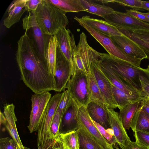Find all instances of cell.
<instances>
[{
	"label": "cell",
	"mask_w": 149,
	"mask_h": 149,
	"mask_svg": "<svg viewBox=\"0 0 149 149\" xmlns=\"http://www.w3.org/2000/svg\"><path fill=\"white\" fill-rule=\"evenodd\" d=\"M17 43L16 60L25 84L35 93L54 90V77L51 73L46 59L40 54L27 31Z\"/></svg>",
	"instance_id": "cell-1"
},
{
	"label": "cell",
	"mask_w": 149,
	"mask_h": 149,
	"mask_svg": "<svg viewBox=\"0 0 149 149\" xmlns=\"http://www.w3.org/2000/svg\"><path fill=\"white\" fill-rule=\"evenodd\" d=\"M34 12L39 26L47 35L54 36L60 29L66 27L69 23L66 13L46 0H42Z\"/></svg>",
	"instance_id": "cell-2"
},
{
	"label": "cell",
	"mask_w": 149,
	"mask_h": 149,
	"mask_svg": "<svg viewBox=\"0 0 149 149\" xmlns=\"http://www.w3.org/2000/svg\"><path fill=\"white\" fill-rule=\"evenodd\" d=\"M99 59L109 65L122 79L141 93V88L139 77L147 71V68L137 67L109 54L100 53Z\"/></svg>",
	"instance_id": "cell-3"
},
{
	"label": "cell",
	"mask_w": 149,
	"mask_h": 149,
	"mask_svg": "<svg viewBox=\"0 0 149 149\" xmlns=\"http://www.w3.org/2000/svg\"><path fill=\"white\" fill-rule=\"evenodd\" d=\"M63 95V93L51 97L38 130L37 144L41 149H50L56 146L50 136V129L54 116Z\"/></svg>",
	"instance_id": "cell-4"
},
{
	"label": "cell",
	"mask_w": 149,
	"mask_h": 149,
	"mask_svg": "<svg viewBox=\"0 0 149 149\" xmlns=\"http://www.w3.org/2000/svg\"><path fill=\"white\" fill-rule=\"evenodd\" d=\"M66 88L79 106H86L89 102L87 74L75 67L74 72L68 82Z\"/></svg>",
	"instance_id": "cell-5"
},
{
	"label": "cell",
	"mask_w": 149,
	"mask_h": 149,
	"mask_svg": "<svg viewBox=\"0 0 149 149\" xmlns=\"http://www.w3.org/2000/svg\"><path fill=\"white\" fill-rule=\"evenodd\" d=\"M100 55V52L89 45L86 36L82 32L80 34L79 42L77 46L75 68L76 67L86 74L90 73L92 63L98 61Z\"/></svg>",
	"instance_id": "cell-6"
},
{
	"label": "cell",
	"mask_w": 149,
	"mask_h": 149,
	"mask_svg": "<svg viewBox=\"0 0 149 149\" xmlns=\"http://www.w3.org/2000/svg\"><path fill=\"white\" fill-rule=\"evenodd\" d=\"M75 20L86 29L100 44L109 54L137 67H140L141 60L132 58L124 53L115 45L110 37L97 31L79 20Z\"/></svg>",
	"instance_id": "cell-7"
},
{
	"label": "cell",
	"mask_w": 149,
	"mask_h": 149,
	"mask_svg": "<svg viewBox=\"0 0 149 149\" xmlns=\"http://www.w3.org/2000/svg\"><path fill=\"white\" fill-rule=\"evenodd\" d=\"M105 21L117 29L131 32L138 30H149V23L131 16L126 13L114 11L105 17Z\"/></svg>",
	"instance_id": "cell-8"
},
{
	"label": "cell",
	"mask_w": 149,
	"mask_h": 149,
	"mask_svg": "<svg viewBox=\"0 0 149 149\" xmlns=\"http://www.w3.org/2000/svg\"><path fill=\"white\" fill-rule=\"evenodd\" d=\"M51 97V94L49 92L35 93L32 95L31 98V109L29 124L28 126L31 133L37 131Z\"/></svg>",
	"instance_id": "cell-9"
},
{
	"label": "cell",
	"mask_w": 149,
	"mask_h": 149,
	"mask_svg": "<svg viewBox=\"0 0 149 149\" xmlns=\"http://www.w3.org/2000/svg\"><path fill=\"white\" fill-rule=\"evenodd\" d=\"M23 28L26 30L30 29L34 43L40 54L46 59V55L49 39L51 36L45 34L39 26L34 11L29 13L22 19Z\"/></svg>",
	"instance_id": "cell-10"
},
{
	"label": "cell",
	"mask_w": 149,
	"mask_h": 149,
	"mask_svg": "<svg viewBox=\"0 0 149 149\" xmlns=\"http://www.w3.org/2000/svg\"><path fill=\"white\" fill-rule=\"evenodd\" d=\"M54 36L60 50L70 63L72 76L74 72L77 50L74 35L69 29L63 27L60 29Z\"/></svg>",
	"instance_id": "cell-11"
},
{
	"label": "cell",
	"mask_w": 149,
	"mask_h": 149,
	"mask_svg": "<svg viewBox=\"0 0 149 149\" xmlns=\"http://www.w3.org/2000/svg\"><path fill=\"white\" fill-rule=\"evenodd\" d=\"M71 76L70 63L57 45L54 75L55 87L54 90L58 92L64 90Z\"/></svg>",
	"instance_id": "cell-12"
},
{
	"label": "cell",
	"mask_w": 149,
	"mask_h": 149,
	"mask_svg": "<svg viewBox=\"0 0 149 149\" xmlns=\"http://www.w3.org/2000/svg\"><path fill=\"white\" fill-rule=\"evenodd\" d=\"M98 61L92 63L91 72L95 78L108 108L116 109L118 108V106L113 96L112 83L102 71L99 65Z\"/></svg>",
	"instance_id": "cell-13"
},
{
	"label": "cell",
	"mask_w": 149,
	"mask_h": 149,
	"mask_svg": "<svg viewBox=\"0 0 149 149\" xmlns=\"http://www.w3.org/2000/svg\"><path fill=\"white\" fill-rule=\"evenodd\" d=\"M78 128L83 129L88 132L105 149H114L101 134L95 125L87 111L86 107H79L78 113Z\"/></svg>",
	"instance_id": "cell-14"
},
{
	"label": "cell",
	"mask_w": 149,
	"mask_h": 149,
	"mask_svg": "<svg viewBox=\"0 0 149 149\" xmlns=\"http://www.w3.org/2000/svg\"><path fill=\"white\" fill-rule=\"evenodd\" d=\"M122 34L121 36L110 37L115 45L129 56L141 61L146 59L143 50L130 38Z\"/></svg>",
	"instance_id": "cell-15"
},
{
	"label": "cell",
	"mask_w": 149,
	"mask_h": 149,
	"mask_svg": "<svg viewBox=\"0 0 149 149\" xmlns=\"http://www.w3.org/2000/svg\"><path fill=\"white\" fill-rule=\"evenodd\" d=\"M106 109L108 115L110 128L113 130L118 144L122 148L127 146L132 141L120 119L119 113L113 109L107 108Z\"/></svg>",
	"instance_id": "cell-16"
},
{
	"label": "cell",
	"mask_w": 149,
	"mask_h": 149,
	"mask_svg": "<svg viewBox=\"0 0 149 149\" xmlns=\"http://www.w3.org/2000/svg\"><path fill=\"white\" fill-rule=\"evenodd\" d=\"M79 107L72 97L62 118L60 134L67 133L78 130V113Z\"/></svg>",
	"instance_id": "cell-17"
},
{
	"label": "cell",
	"mask_w": 149,
	"mask_h": 149,
	"mask_svg": "<svg viewBox=\"0 0 149 149\" xmlns=\"http://www.w3.org/2000/svg\"><path fill=\"white\" fill-rule=\"evenodd\" d=\"M98 63L103 73L116 87L127 94L141 96L140 92L122 79L109 65L99 58Z\"/></svg>",
	"instance_id": "cell-18"
},
{
	"label": "cell",
	"mask_w": 149,
	"mask_h": 149,
	"mask_svg": "<svg viewBox=\"0 0 149 149\" xmlns=\"http://www.w3.org/2000/svg\"><path fill=\"white\" fill-rule=\"evenodd\" d=\"M75 20H79L97 31L109 37L123 35L116 27L105 21L91 18L86 15L79 18L76 16L74 17Z\"/></svg>",
	"instance_id": "cell-19"
},
{
	"label": "cell",
	"mask_w": 149,
	"mask_h": 149,
	"mask_svg": "<svg viewBox=\"0 0 149 149\" xmlns=\"http://www.w3.org/2000/svg\"><path fill=\"white\" fill-rule=\"evenodd\" d=\"M15 106L13 104H6L4 107L3 113L6 120L5 125L10 135L20 149H25L17 131L16 122L17 118L15 111Z\"/></svg>",
	"instance_id": "cell-20"
},
{
	"label": "cell",
	"mask_w": 149,
	"mask_h": 149,
	"mask_svg": "<svg viewBox=\"0 0 149 149\" xmlns=\"http://www.w3.org/2000/svg\"><path fill=\"white\" fill-rule=\"evenodd\" d=\"M26 0L13 1L9 6L7 13L8 15L3 20V25L7 28H10L20 20L26 9L25 7Z\"/></svg>",
	"instance_id": "cell-21"
},
{
	"label": "cell",
	"mask_w": 149,
	"mask_h": 149,
	"mask_svg": "<svg viewBox=\"0 0 149 149\" xmlns=\"http://www.w3.org/2000/svg\"><path fill=\"white\" fill-rule=\"evenodd\" d=\"M88 112L92 120L107 130L110 128L108 113L106 109L99 104L89 102L86 106Z\"/></svg>",
	"instance_id": "cell-22"
},
{
	"label": "cell",
	"mask_w": 149,
	"mask_h": 149,
	"mask_svg": "<svg viewBox=\"0 0 149 149\" xmlns=\"http://www.w3.org/2000/svg\"><path fill=\"white\" fill-rule=\"evenodd\" d=\"M143 97L133 101L119 109V118L126 130L130 128L132 120L141 105Z\"/></svg>",
	"instance_id": "cell-23"
},
{
	"label": "cell",
	"mask_w": 149,
	"mask_h": 149,
	"mask_svg": "<svg viewBox=\"0 0 149 149\" xmlns=\"http://www.w3.org/2000/svg\"><path fill=\"white\" fill-rule=\"evenodd\" d=\"M56 142L61 149H79L77 130L64 134L60 133Z\"/></svg>",
	"instance_id": "cell-24"
},
{
	"label": "cell",
	"mask_w": 149,
	"mask_h": 149,
	"mask_svg": "<svg viewBox=\"0 0 149 149\" xmlns=\"http://www.w3.org/2000/svg\"><path fill=\"white\" fill-rule=\"evenodd\" d=\"M89 102L96 103L105 109L108 108L92 73L87 74Z\"/></svg>",
	"instance_id": "cell-25"
},
{
	"label": "cell",
	"mask_w": 149,
	"mask_h": 149,
	"mask_svg": "<svg viewBox=\"0 0 149 149\" xmlns=\"http://www.w3.org/2000/svg\"><path fill=\"white\" fill-rule=\"evenodd\" d=\"M80 1L85 11L97 15L103 18L115 11L110 7L98 4L94 2L93 1L80 0Z\"/></svg>",
	"instance_id": "cell-26"
},
{
	"label": "cell",
	"mask_w": 149,
	"mask_h": 149,
	"mask_svg": "<svg viewBox=\"0 0 149 149\" xmlns=\"http://www.w3.org/2000/svg\"><path fill=\"white\" fill-rule=\"evenodd\" d=\"M141 106L132 120L130 128L134 132L139 131L149 133V115L141 110Z\"/></svg>",
	"instance_id": "cell-27"
},
{
	"label": "cell",
	"mask_w": 149,
	"mask_h": 149,
	"mask_svg": "<svg viewBox=\"0 0 149 149\" xmlns=\"http://www.w3.org/2000/svg\"><path fill=\"white\" fill-rule=\"evenodd\" d=\"M65 13L85 11L80 0H46Z\"/></svg>",
	"instance_id": "cell-28"
},
{
	"label": "cell",
	"mask_w": 149,
	"mask_h": 149,
	"mask_svg": "<svg viewBox=\"0 0 149 149\" xmlns=\"http://www.w3.org/2000/svg\"><path fill=\"white\" fill-rule=\"evenodd\" d=\"M112 92L114 100L120 109L129 103L140 98V95H131L125 93L112 84Z\"/></svg>",
	"instance_id": "cell-29"
},
{
	"label": "cell",
	"mask_w": 149,
	"mask_h": 149,
	"mask_svg": "<svg viewBox=\"0 0 149 149\" xmlns=\"http://www.w3.org/2000/svg\"><path fill=\"white\" fill-rule=\"evenodd\" d=\"M79 149H105L98 142L84 130L78 128Z\"/></svg>",
	"instance_id": "cell-30"
},
{
	"label": "cell",
	"mask_w": 149,
	"mask_h": 149,
	"mask_svg": "<svg viewBox=\"0 0 149 149\" xmlns=\"http://www.w3.org/2000/svg\"><path fill=\"white\" fill-rule=\"evenodd\" d=\"M57 44L54 36L49 39L46 55V59L51 74L54 77Z\"/></svg>",
	"instance_id": "cell-31"
},
{
	"label": "cell",
	"mask_w": 149,
	"mask_h": 149,
	"mask_svg": "<svg viewBox=\"0 0 149 149\" xmlns=\"http://www.w3.org/2000/svg\"><path fill=\"white\" fill-rule=\"evenodd\" d=\"M93 123L98 130L102 136L110 144L115 148L118 149V143L114 136L113 130L109 129L107 130L102 126L92 120Z\"/></svg>",
	"instance_id": "cell-32"
},
{
	"label": "cell",
	"mask_w": 149,
	"mask_h": 149,
	"mask_svg": "<svg viewBox=\"0 0 149 149\" xmlns=\"http://www.w3.org/2000/svg\"><path fill=\"white\" fill-rule=\"evenodd\" d=\"M119 30L122 33L134 41L143 50L146 55V59L149 61V43L135 36L128 31L122 29H120Z\"/></svg>",
	"instance_id": "cell-33"
},
{
	"label": "cell",
	"mask_w": 149,
	"mask_h": 149,
	"mask_svg": "<svg viewBox=\"0 0 149 149\" xmlns=\"http://www.w3.org/2000/svg\"><path fill=\"white\" fill-rule=\"evenodd\" d=\"M71 98V96L68 90L63 92L62 97L56 111L58 113L62 119Z\"/></svg>",
	"instance_id": "cell-34"
},
{
	"label": "cell",
	"mask_w": 149,
	"mask_h": 149,
	"mask_svg": "<svg viewBox=\"0 0 149 149\" xmlns=\"http://www.w3.org/2000/svg\"><path fill=\"white\" fill-rule=\"evenodd\" d=\"M140 0H108V3H116L120 5L127 6L136 10L144 11L142 8V2Z\"/></svg>",
	"instance_id": "cell-35"
},
{
	"label": "cell",
	"mask_w": 149,
	"mask_h": 149,
	"mask_svg": "<svg viewBox=\"0 0 149 149\" xmlns=\"http://www.w3.org/2000/svg\"><path fill=\"white\" fill-rule=\"evenodd\" d=\"M141 90V95L143 97H149V71H147L139 77Z\"/></svg>",
	"instance_id": "cell-36"
},
{
	"label": "cell",
	"mask_w": 149,
	"mask_h": 149,
	"mask_svg": "<svg viewBox=\"0 0 149 149\" xmlns=\"http://www.w3.org/2000/svg\"><path fill=\"white\" fill-rule=\"evenodd\" d=\"M134 132L135 141L140 146L149 149V133L139 131Z\"/></svg>",
	"instance_id": "cell-37"
},
{
	"label": "cell",
	"mask_w": 149,
	"mask_h": 149,
	"mask_svg": "<svg viewBox=\"0 0 149 149\" xmlns=\"http://www.w3.org/2000/svg\"><path fill=\"white\" fill-rule=\"evenodd\" d=\"M17 145L14 140L9 137L0 139V149H17Z\"/></svg>",
	"instance_id": "cell-38"
},
{
	"label": "cell",
	"mask_w": 149,
	"mask_h": 149,
	"mask_svg": "<svg viewBox=\"0 0 149 149\" xmlns=\"http://www.w3.org/2000/svg\"><path fill=\"white\" fill-rule=\"evenodd\" d=\"M130 32L135 36L149 43V30H138Z\"/></svg>",
	"instance_id": "cell-39"
},
{
	"label": "cell",
	"mask_w": 149,
	"mask_h": 149,
	"mask_svg": "<svg viewBox=\"0 0 149 149\" xmlns=\"http://www.w3.org/2000/svg\"><path fill=\"white\" fill-rule=\"evenodd\" d=\"M42 1V0H26L25 5L26 11L29 13L35 11Z\"/></svg>",
	"instance_id": "cell-40"
},
{
	"label": "cell",
	"mask_w": 149,
	"mask_h": 149,
	"mask_svg": "<svg viewBox=\"0 0 149 149\" xmlns=\"http://www.w3.org/2000/svg\"><path fill=\"white\" fill-rule=\"evenodd\" d=\"M126 13L128 14L139 19L149 23V19L138 10L134 9L126 10Z\"/></svg>",
	"instance_id": "cell-41"
},
{
	"label": "cell",
	"mask_w": 149,
	"mask_h": 149,
	"mask_svg": "<svg viewBox=\"0 0 149 149\" xmlns=\"http://www.w3.org/2000/svg\"><path fill=\"white\" fill-rule=\"evenodd\" d=\"M141 109L142 111L149 115V97H143V98Z\"/></svg>",
	"instance_id": "cell-42"
},
{
	"label": "cell",
	"mask_w": 149,
	"mask_h": 149,
	"mask_svg": "<svg viewBox=\"0 0 149 149\" xmlns=\"http://www.w3.org/2000/svg\"><path fill=\"white\" fill-rule=\"evenodd\" d=\"M122 149H148L139 145L136 141H131L129 144Z\"/></svg>",
	"instance_id": "cell-43"
},
{
	"label": "cell",
	"mask_w": 149,
	"mask_h": 149,
	"mask_svg": "<svg viewBox=\"0 0 149 149\" xmlns=\"http://www.w3.org/2000/svg\"><path fill=\"white\" fill-rule=\"evenodd\" d=\"M142 8L144 10H146L149 13V1H142Z\"/></svg>",
	"instance_id": "cell-44"
},
{
	"label": "cell",
	"mask_w": 149,
	"mask_h": 149,
	"mask_svg": "<svg viewBox=\"0 0 149 149\" xmlns=\"http://www.w3.org/2000/svg\"><path fill=\"white\" fill-rule=\"evenodd\" d=\"M6 123V120L4 114L1 111L0 112V124H3L5 125Z\"/></svg>",
	"instance_id": "cell-45"
},
{
	"label": "cell",
	"mask_w": 149,
	"mask_h": 149,
	"mask_svg": "<svg viewBox=\"0 0 149 149\" xmlns=\"http://www.w3.org/2000/svg\"><path fill=\"white\" fill-rule=\"evenodd\" d=\"M141 13L149 19V13Z\"/></svg>",
	"instance_id": "cell-46"
},
{
	"label": "cell",
	"mask_w": 149,
	"mask_h": 149,
	"mask_svg": "<svg viewBox=\"0 0 149 149\" xmlns=\"http://www.w3.org/2000/svg\"><path fill=\"white\" fill-rule=\"evenodd\" d=\"M38 149H41V147H38ZM50 149H61L60 148H59L57 146L54 147L53 148H50Z\"/></svg>",
	"instance_id": "cell-47"
},
{
	"label": "cell",
	"mask_w": 149,
	"mask_h": 149,
	"mask_svg": "<svg viewBox=\"0 0 149 149\" xmlns=\"http://www.w3.org/2000/svg\"><path fill=\"white\" fill-rule=\"evenodd\" d=\"M24 148L25 149H31L29 148H28L27 147H25V146H24Z\"/></svg>",
	"instance_id": "cell-48"
},
{
	"label": "cell",
	"mask_w": 149,
	"mask_h": 149,
	"mask_svg": "<svg viewBox=\"0 0 149 149\" xmlns=\"http://www.w3.org/2000/svg\"><path fill=\"white\" fill-rule=\"evenodd\" d=\"M147 69L149 71V65H148V68Z\"/></svg>",
	"instance_id": "cell-49"
},
{
	"label": "cell",
	"mask_w": 149,
	"mask_h": 149,
	"mask_svg": "<svg viewBox=\"0 0 149 149\" xmlns=\"http://www.w3.org/2000/svg\"><path fill=\"white\" fill-rule=\"evenodd\" d=\"M17 149H20L18 146H17Z\"/></svg>",
	"instance_id": "cell-50"
}]
</instances>
